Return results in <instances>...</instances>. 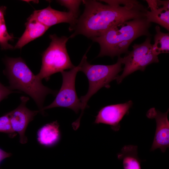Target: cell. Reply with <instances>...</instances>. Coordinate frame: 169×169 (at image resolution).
Segmentation results:
<instances>
[{
	"mask_svg": "<svg viewBox=\"0 0 169 169\" xmlns=\"http://www.w3.org/2000/svg\"><path fill=\"white\" fill-rule=\"evenodd\" d=\"M82 0L85 8L70 31L72 38L82 34L88 38L99 37L114 26L123 22L146 17L148 9L136 0Z\"/></svg>",
	"mask_w": 169,
	"mask_h": 169,
	"instance_id": "1",
	"label": "cell"
},
{
	"mask_svg": "<svg viewBox=\"0 0 169 169\" xmlns=\"http://www.w3.org/2000/svg\"><path fill=\"white\" fill-rule=\"evenodd\" d=\"M151 23L146 17L136 18L120 23L112 27L100 36L92 38L100 46L98 57H118L129 52L131 43L142 36L150 37L149 29Z\"/></svg>",
	"mask_w": 169,
	"mask_h": 169,
	"instance_id": "2",
	"label": "cell"
},
{
	"mask_svg": "<svg viewBox=\"0 0 169 169\" xmlns=\"http://www.w3.org/2000/svg\"><path fill=\"white\" fill-rule=\"evenodd\" d=\"M6 62L4 73L9 80L8 88L12 90H18L29 95L35 102L40 112L44 114L42 109L46 96L49 94L56 95L57 91L44 86L21 57L9 58Z\"/></svg>",
	"mask_w": 169,
	"mask_h": 169,
	"instance_id": "3",
	"label": "cell"
},
{
	"mask_svg": "<svg viewBox=\"0 0 169 169\" xmlns=\"http://www.w3.org/2000/svg\"><path fill=\"white\" fill-rule=\"evenodd\" d=\"M87 53L83 56L80 63L79 71L83 72L86 76L89 81V87L87 93L79 99L82 104V108L79 117L75 121L77 123H80L84 110L87 107V102L90 98L101 88H110V83L116 79L118 74L122 70V64L120 56L118 57L117 62L113 64L93 65L90 64L87 61Z\"/></svg>",
	"mask_w": 169,
	"mask_h": 169,
	"instance_id": "4",
	"label": "cell"
},
{
	"mask_svg": "<svg viewBox=\"0 0 169 169\" xmlns=\"http://www.w3.org/2000/svg\"><path fill=\"white\" fill-rule=\"evenodd\" d=\"M51 42L42 55L41 68L36 75L42 80L48 81L52 74L64 70L72 69L75 66L72 63L66 48L69 37H58L55 34L49 36Z\"/></svg>",
	"mask_w": 169,
	"mask_h": 169,
	"instance_id": "5",
	"label": "cell"
},
{
	"mask_svg": "<svg viewBox=\"0 0 169 169\" xmlns=\"http://www.w3.org/2000/svg\"><path fill=\"white\" fill-rule=\"evenodd\" d=\"M151 41L150 37H148L143 43L135 44L132 50L129 51L124 57H121L122 64L125 66L122 74L118 75L116 79L118 84L135 71L139 70L143 71L148 65L159 62L158 56L152 51Z\"/></svg>",
	"mask_w": 169,
	"mask_h": 169,
	"instance_id": "6",
	"label": "cell"
},
{
	"mask_svg": "<svg viewBox=\"0 0 169 169\" xmlns=\"http://www.w3.org/2000/svg\"><path fill=\"white\" fill-rule=\"evenodd\" d=\"M80 67L79 64L69 71L61 72L63 80L61 88L54 101L49 105L43 107L44 112L45 110L57 107L70 109L76 114L80 110H82V104L78 97L75 88L76 77Z\"/></svg>",
	"mask_w": 169,
	"mask_h": 169,
	"instance_id": "7",
	"label": "cell"
},
{
	"mask_svg": "<svg viewBox=\"0 0 169 169\" xmlns=\"http://www.w3.org/2000/svg\"><path fill=\"white\" fill-rule=\"evenodd\" d=\"M20 98L21 103L19 106L8 113L13 130L18 134L20 143L24 144L28 140L25 134L27 126L40 111L31 110L27 108L26 104L29 100L28 97L22 96Z\"/></svg>",
	"mask_w": 169,
	"mask_h": 169,
	"instance_id": "8",
	"label": "cell"
},
{
	"mask_svg": "<svg viewBox=\"0 0 169 169\" xmlns=\"http://www.w3.org/2000/svg\"><path fill=\"white\" fill-rule=\"evenodd\" d=\"M169 109L163 113L155 108L150 109L146 113L147 117L154 118L156 122V128L152 144L150 149L153 151L159 148L162 152L169 146V121L167 115Z\"/></svg>",
	"mask_w": 169,
	"mask_h": 169,
	"instance_id": "9",
	"label": "cell"
},
{
	"mask_svg": "<svg viewBox=\"0 0 169 169\" xmlns=\"http://www.w3.org/2000/svg\"><path fill=\"white\" fill-rule=\"evenodd\" d=\"M132 104V101L130 100L125 103L110 105L103 107L96 116L95 123L109 125L113 131H118L120 128V121L124 115L129 113Z\"/></svg>",
	"mask_w": 169,
	"mask_h": 169,
	"instance_id": "10",
	"label": "cell"
},
{
	"mask_svg": "<svg viewBox=\"0 0 169 169\" xmlns=\"http://www.w3.org/2000/svg\"><path fill=\"white\" fill-rule=\"evenodd\" d=\"M78 16V14L70 11L56 10L49 5L44 9L34 11L30 16L49 28L56 24L66 23L70 24L69 29L75 24Z\"/></svg>",
	"mask_w": 169,
	"mask_h": 169,
	"instance_id": "11",
	"label": "cell"
},
{
	"mask_svg": "<svg viewBox=\"0 0 169 169\" xmlns=\"http://www.w3.org/2000/svg\"><path fill=\"white\" fill-rule=\"evenodd\" d=\"M150 10H148L146 17L147 21L154 22L169 29V0H146Z\"/></svg>",
	"mask_w": 169,
	"mask_h": 169,
	"instance_id": "12",
	"label": "cell"
},
{
	"mask_svg": "<svg viewBox=\"0 0 169 169\" xmlns=\"http://www.w3.org/2000/svg\"><path fill=\"white\" fill-rule=\"evenodd\" d=\"M26 29L15 45L14 49H21L29 42L42 36L49 28L30 17L25 23Z\"/></svg>",
	"mask_w": 169,
	"mask_h": 169,
	"instance_id": "13",
	"label": "cell"
},
{
	"mask_svg": "<svg viewBox=\"0 0 169 169\" xmlns=\"http://www.w3.org/2000/svg\"><path fill=\"white\" fill-rule=\"evenodd\" d=\"M60 137L59 125L57 121L43 125L37 133V139L38 143L47 147H52L56 145Z\"/></svg>",
	"mask_w": 169,
	"mask_h": 169,
	"instance_id": "14",
	"label": "cell"
},
{
	"mask_svg": "<svg viewBox=\"0 0 169 169\" xmlns=\"http://www.w3.org/2000/svg\"><path fill=\"white\" fill-rule=\"evenodd\" d=\"M137 146L127 145L124 146L117 155L122 162L123 169H142L141 163L137 155Z\"/></svg>",
	"mask_w": 169,
	"mask_h": 169,
	"instance_id": "15",
	"label": "cell"
},
{
	"mask_svg": "<svg viewBox=\"0 0 169 169\" xmlns=\"http://www.w3.org/2000/svg\"><path fill=\"white\" fill-rule=\"evenodd\" d=\"M156 33L154 36V43L152 44V50L156 55L161 53H168L169 34L161 32L159 26L155 28Z\"/></svg>",
	"mask_w": 169,
	"mask_h": 169,
	"instance_id": "16",
	"label": "cell"
},
{
	"mask_svg": "<svg viewBox=\"0 0 169 169\" xmlns=\"http://www.w3.org/2000/svg\"><path fill=\"white\" fill-rule=\"evenodd\" d=\"M13 37L8 33L5 21L0 22V45L4 49H11L13 46L8 41L12 40Z\"/></svg>",
	"mask_w": 169,
	"mask_h": 169,
	"instance_id": "17",
	"label": "cell"
},
{
	"mask_svg": "<svg viewBox=\"0 0 169 169\" xmlns=\"http://www.w3.org/2000/svg\"><path fill=\"white\" fill-rule=\"evenodd\" d=\"M0 132L6 133L11 137L16 135L12 129L8 113L0 117Z\"/></svg>",
	"mask_w": 169,
	"mask_h": 169,
	"instance_id": "18",
	"label": "cell"
},
{
	"mask_svg": "<svg viewBox=\"0 0 169 169\" xmlns=\"http://www.w3.org/2000/svg\"><path fill=\"white\" fill-rule=\"evenodd\" d=\"M57 2L61 5L67 8L69 11L78 14L79 8L82 1L58 0Z\"/></svg>",
	"mask_w": 169,
	"mask_h": 169,
	"instance_id": "19",
	"label": "cell"
},
{
	"mask_svg": "<svg viewBox=\"0 0 169 169\" xmlns=\"http://www.w3.org/2000/svg\"><path fill=\"white\" fill-rule=\"evenodd\" d=\"M9 89L8 87L4 86L0 83V102L6 98L10 94L16 92Z\"/></svg>",
	"mask_w": 169,
	"mask_h": 169,
	"instance_id": "20",
	"label": "cell"
},
{
	"mask_svg": "<svg viewBox=\"0 0 169 169\" xmlns=\"http://www.w3.org/2000/svg\"><path fill=\"white\" fill-rule=\"evenodd\" d=\"M11 155V153L6 152L0 148V165L5 159L9 157Z\"/></svg>",
	"mask_w": 169,
	"mask_h": 169,
	"instance_id": "21",
	"label": "cell"
},
{
	"mask_svg": "<svg viewBox=\"0 0 169 169\" xmlns=\"http://www.w3.org/2000/svg\"><path fill=\"white\" fill-rule=\"evenodd\" d=\"M4 10L0 8V22L5 21L4 16Z\"/></svg>",
	"mask_w": 169,
	"mask_h": 169,
	"instance_id": "22",
	"label": "cell"
}]
</instances>
